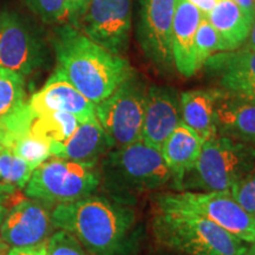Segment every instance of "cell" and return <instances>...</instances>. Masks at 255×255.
Instances as JSON below:
<instances>
[{
  "instance_id": "38",
  "label": "cell",
  "mask_w": 255,
  "mask_h": 255,
  "mask_svg": "<svg viewBox=\"0 0 255 255\" xmlns=\"http://www.w3.org/2000/svg\"><path fill=\"white\" fill-rule=\"evenodd\" d=\"M5 135H6L5 128L2 127V124H0V144H2V142H4Z\"/></svg>"
},
{
  "instance_id": "15",
  "label": "cell",
  "mask_w": 255,
  "mask_h": 255,
  "mask_svg": "<svg viewBox=\"0 0 255 255\" xmlns=\"http://www.w3.org/2000/svg\"><path fill=\"white\" fill-rule=\"evenodd\" d=\"M215 128L219 136L255 143V102L219 89L215 104Z\"/></svg>"
},
{
  "instance_id": "39",
  "label": "cell",
  "mask_w": 255,
  "mask_h": 255,
  "mask_svg": "<svg viewBox=\"0 0 255 255\" xmlns=\"http://www.w3.org/2000/svg\"><path fill=\"white\" fill-rule=\"evenodd\" d=\"M1 148H2V145H1V144H0V149H1Z\"/></svg>"
},
{
  "instance_id": "20",
  "label": "cell",
  "mask_w": 255,
  "mask_h": 255,
  "mask_svg": "<svg viewBox=\"0 0 255 255\" xmlns=\"http://www.w3.org/2000/svg\"><path fill=\"white\" fill-rule=\"evenodd\" d=\"M219 89H195L180 95L182 122L193 129L203 142L218 136L215 128V104Z\"/></svg>"
},
{
  "instance_id": "11",
  "label": "cell",
  "mask_w": 255,
  "mask_h": 255,
  "mask_svg": "<svg viewBox=\"0 0 255 255\" xmlns=\"http://www.w3.org/2000/svg\"><path fill=\"white\" fill-rule=\"evenodd\" d=\"M136 36L144 56L161 72L175 68L171 31L176 0H138Z\"/></svg>"
},
{
  "instance_id": "37",
  "label": "cell",
  "mask_w": 255,
  "mask_h": 255,
  "mask_svg": "<svg viewBox=\"0 0 255 255\" xmlns=\"http://www.w3.org/2000/svg\"><path fill=\"white\" fill-rule=\"evenodd\" d=\"M244 255H255V241L250 244V246L247 247V251L245 252Z\"/></svg>"
},
{
  "instance_id": "22",
  "label": "cell",
  "mask_w": 255,
  "mask_h": 255,
  "mask_svg": "<svg viewBox=\"0 0 255 255\" xmlns=\"http://www.w3.org/2000/svg\"><path fill=\"white\" fill-rule=\"evenodd\" d=\"M26 104L24 76L0 68V124L15 116Z\"/></svg>"
},
{
  "instance_id": "16",
  "label": "cell",
  "mask_w": 255,
  "mask_h": 255,
  "mask_svg": "<svg viewBox=\"0 0 255 255\" xmlns=\"http://www.w3.org/2000/svg\"><path fill=\"white\" fill-rule=\"evenodd\" d=\"M51 156L83 163H97L101 157L113 149L97 117L79 123L75 132L66 141L50 144Z\"/></svg>"
},
{
  "instance_id": "35",
  "label": "cell",
  "mask_w": 255,
  "mask_h": 255,
  "mask_svg": "<svg viewBox=\"0 0 255 255\" xmlns=\"http://www.w3.org/2000/svg\"><path fill=\"white\" fill-rule=\"evenodd\" d=\"M241 49L250 50V51H254L255 50V17H254L253 24H252L250 33H248L247 39L244 43V45L241 46Z\"/></svg>"
},
{
  "instance_id": "26",
  "label": "cell",
  "mask_w": 255,
  "mask_h": 255,
  "mask_svg": "<svg viewBox=\"0 0 255 255\" xmlns=\"http://www.w3.org/2000/svg\"><path fill=\"white\" fill-rule=\"evenodd\" d=\"M27 7L47 25H62L70 21L68 0H24Z\"/></svg>"
},
{
  "instance_id": "1",
  "label": "cell",
  "mask_w": 255,
  "mask_h": 255,
  "mask_svg": "<svg viewBox=\"0 0 255 255\" xmlns=\"http://www.w3.org/2000/svg\"><path fill=\"white\" fill-rule=\"evenodd\" d=\"M49 41L57 69L95 105L107 100L135 72L127 58L109 52L69 23L56 25Z\"/></svg>"
},
{
  "instance_id": "29",
  "label": "cell",
  "mask_w": 255,
  "mask_h": 255,
  "mask_svg": "<svg viewBox=\"0 0 255 255\" xmlns=\"http://www.w3.org/2000/svg\"><path fill=\"white\" fill-rule=\"evenodd\" d=\"M17 188L11 184L0 182V223L9 208V203L17 194Z\"/></svg>"
},
{
  "instance_id": "18",
  "label": "cell",
  "mask_w": 255,
  "mask_h": 255,
  "mask_svg": "<svg viewBox=\"0 0 255 255\" xmlns=\"http://www.w3.org/2000/svg\"><path fill=\"white\" fill-rule=\"evenodd\" d=\"M202 145L203 139L183 122L162 144L159 151L170 171L175 189L182 190L184 178L195 167Z\"/></svg>"
},
{
  "instance_id": "2",
  "label": "cell",
  "mask_w": 255,
  "mask_h": 255,
  "mask_svg": "<svg viewBox=\"0 0 255 255\" xmlns=\"http://www.w3.org/2000/svg\"><path fill=\"white\" fill-rule=\"evenodd\" d=\"M56 229L70 233L91 255H127L135 240L131 206L103 195H90L53 207Z\"/></svg>"
},
{
  "instance_id": "31",
  "label": "cell",
  "mask_w": 255,
  "mask_h": 255,
  "mask_svg": "<svg viewBox=\"0 0 255 255\" xmlns=\"http://www.w3.org/2000/svg\"><path fill=\"white\" fill-rule=\"evenodd\" d=\"M46 254V245H41L37 247H11L6 255H45Z\"/></svg>"
},
{
  "instance_id": "34",
  "label": "cell",
  "mask_w": 255,
  "mask_h": 255,
  "mask_svg": "<svg viewBox=\"0 0 255 255\" xmlns=\"http://www.w3.org/2000/svg\"><path fill=\"white\" fill-rule=\"evenodd\" d=\"M250 17H255V0H232Z\"/></svg>"
},
{
  "instance_id": "6",
  "label": "cell",
  "mask_w": 255,
  "mask_h": 255,
  "mask_svg": "<svg viewBox=\"0 0 255 255\" xmlns=\"http://www.w3.org/2000/svg\"><path fill=\"white\" fill-rule=\"evenodd\" d=\"M101 181V169L97 163H83L51 156L34 169L24 188V194L28 199L57 206L94 195Z\"/></svg>"
},
{
  "instance_id": "12",
  "label": "cell",
  "mask_w": 255,
  "mask_h": 255,
  "mask_svg": "<svg viewBox=\"0 0 255 255\" xmlns=\"http://www.w3.org/2000/svg\"><path fill=\"white\" fill-rule=\"evenodd\" d=\"M52 205L36 199H24L11 206L0 223V240L9 247L46 245L55 228L51 220Z\"/></svg>"
},
{
  "instance_id": "5",
  "label": "cell",
  "mask_w": 255,
  "mask_h": 255,
  "mask_svg": "<svg viewBox=\"0 0 255 255\" xmlns=\"http://www.w3.org/2000/svg\"><path fill=\"white\" fill-rule=\"evenodd\" d=\"M254 170L253 144L218 135L203 142L195 167L184 178L182 189L229 191Z\"/></svg>"
},
{
  "instance_id": "8",
  "label": "cell",
  "mask_w": 255,
  "mask_h": 255,
  "mask_svg": "<svg viewBox=\"0 0 255 255\" xmlns=\"http://www.w3.org/2000/svg\"><path fill=\"white\" fill-rule=\"evenodd\" d=\"M146 90L145 83L133 72L107 100L95 105L96 117L113 149L142 141Z\"/></svg>"
},
{
  "instance_id": "7",
  "label": "cell",
  "mask_w": 255,
  "mask_h": 255,
  "mask_svg": "<svg viewBox=\"0 0 255 255\" xmlns=\"http://www.w3.org/2000/svg\"><path fill=\"white\" fill-rule=\"evenodd\" d=\"M157 208H181L196 213L239 240L255 241V219L233 199L229 191H180L155 196Z\"/></svg>"
},
{
  "instance_id": "3",
  "label": "cell",
  "mask_w": 255,
  "mask_h": 255,
  "mask_svg": "<svg viewBox=\"0 0 255 255\" xmlns=\"http://www.w3.org/2000/svg\"><path fill=\"white\" fill-rule=\"evenodd\" d=\"M101 184L108 196L132 206L138 196L171 182L159 149L143 141L111 149L103 156Z\"/></svg>"
},
{
  "instance_id": "4",
  "label": "cell",
  "mask_w": 255,
  "mask_h": 255,
  "mask_svg": "<svg viewBox=\"0 0 255 255\" xmlns=\"http://www.w3.org/2000/svg\"><path fill=\"white\" fill-rule=\"evenodd\" d=\"M152 232L159 244L186 255H244L246 242L196 213L181 208H157Z\"/></svg>"
},
{
  "instance_id": "36",
  "label": "cell",
  "mask_w": 255,
  "mask_h": 255,
  "mask_svg": "<svg viewBox=\"0 0 255 255\" xmlns=\"http://www.w3.org/2000/svg\"><path fill=\"white\" fill-rule=\"evenodd\" d=\"M9 248H11V247L7 246V245H6L4 241L0 240V255H6V254H7V252H8Z\"/></svg>"
},
{
  "instance_id": "13",
  "label": "cell",
  "mask_w": 255,
  "mask_h": 255,
  "mask_svg": "<svg viewBox=\"0 0 255 255\" xmlns=\"http://www.w3.org/2000/svg\"><path fill=\"white\" fill-rule=\"evenodd\" d=\"M182 123L180 97L169 87L150 85L146 90L142 141L161 149L168 136Z\"/></svg>"
},
{
  "instance_id": "28",
  "label": "cell",
  "mask_w": 255,
  "mask_h": 255,
  "mask_svg": "<svg viewBox=\"0 0 255 255\" xmlns=\"http://www.w3.org/2000/svg\"><path fill=\"white\" fill-rule=\"evenodd\" d=\"M229 193L244 210L255 219V170L235 183Z\"/></svg>"
},
{
  "instance_id": "27",
  "label": "cell",
  "mask_w": 255,
  "mask_h": 255,
  "mask_svg": "<svg viewBox=\"0 0 255 255\" xmlns=\"http://www.w3.org/2000/svg\"><path fill=\"white\" fill-rule=\"evenodd\" d=\"M45 255H91L75 237L65 231L52 233L46 244Z\"/></svg>"
},
{
  "instance_id": "25",
  "label": "cell",
  "mask_w": 255,
  "mask_h": 255,
  "mask_svg": "<svg viewBox=\"0 0 255 255\" xmlns=\"http://www.w3.org/2000/svg\"><path fill=\"white\" fill-rule=\"evenodd\" d=\"M221 38L203 15L195 34V68L197 71L203 68L206 60L218 52H223Z\"/></svg>"
},
{
  "instance_id": "23",
  "label": "cell",
  "mask_w": 255,
  "mask_h": 255,
  "mask_svg": "<svg viewBox=\"0 0 255 255\" xmlns=\"http://www.w3.org/2000/svg\"><path fill=\"white\" fill-rule=\"evenodd\" d=\"M2 146L37 168L51 157L50 143L20 133H7Z\"/></svg>"
},
{
  "instance_id": "14",
  "label": "cell",
  "mask_w": 255,
  "mask_h": 255,
  "mask_svg": "<svg viewBox=\"0 0 255 255\" xmlns=\"http://www.w3.org/2000/svg\"><path fill=\"white\" fill-rule=\"evenodd\" d=\"M27 108L36 114L51 111L68 113L81 122L96 116L95 104L73 87L57 68L43 88L31 96Z\"/></svg>"
},
{
  "instance_id": "30",
  "label": "cell",
  "mask_w": 255,
  "mask_h": 255,
  "mask_svg": "<svg viewBox=\"0 0 255 255\" xmlns=\"http://www.w3.org/2000/svg\"><path fill=\"white\" fill-rule=\"evenodd\" d=\"M89 1L90 0H68V6H69V13H70V21L69 24H71L75 26L77 24L78 19L81 18V15L84 12L85 7H87Z\"/></svg>"
},
{
  "instance_id": "21",
  "label": "cell",
  "mask_w": 255,
  "mask_h": 255,
  "mask_svg": "<svg viewBox=\"0 0 255 255\" xmlns=\"http://www.w3.org/2000/svg\"><path fill=\"white\" fill-rule=\"evenodd\" d=\"M206 18L221 38L225 51L238 50L244 45L254 20L232 0H218Z\"/></svg>"
},
{
  "instance_id": "17",
  "label": "cell",
  "mask_w": 255,
  "mask_h": 255,
  "mask_svg": "<svg viewBox=\"0 0 255 255\" xmlns=\"http://www.w3.org/2000/svg\"><path fill=\"white\" fill-rule=\"evenodd\" d=\"M203 14L188 0H176L171 31V50L177 72L189 78L197 72L195 68V34Z\"/></svg>"
},
{
  "instance_id": "9",
  "label": "cell",
  "mask_w": 255,
  "mask_h": 255,
  "mask_svg": "<svg viewBox=\"0 0 255 255\" xmlns=\"http://www.w3.org/2000/svg\"><path fill=\"white\" fill-rule=\"evenodd\" d=\"M49 55L44 37L24 15L8 9L0 13V68L26 77L45 68Z\"/></svg>"
},
{
  "instance_id": "32",
  "label": "cell",
  "mask_w": 255,
  "mask_h": 255,
  "mask_svg": "<svg viewBox=\"0 0 255 255\" xmlns=\"http://www.w3.org/2000/svg\"><path fill=\"white\" fill-rule=\"evenodd\" d=\"M231 92L241 95V96H244V97L248 98V100L255 102V79L254 81L245 83V84L240 85V87L234 89V90Z\"/></svg>"
},
{
  "instance_id": "24",
  "label": "cell",
  "mask_w": 255,
  "mask_h": 255,
  "mask_svg": "<svg viewBox=\"0 0 255 255\" xmlns=\"http://www.w3.org/2000/svg\"><path fill=\"white\" fill-rule=\"evenodd\" d=\"M33 165L13 154L7 148L0 149V182L24 189L34 171Z\"/></svg>"
},
{
  "instance_id": "33",
  "label": "cell",
  "mask_w": 255,
  "mask_h": 255,
  "mask_svg": "<svg viewBox=\"0 0 255 255\" xmlns=\"http://www.w3.org/2000/svg\"><path fill=\"white\" fill-rule=\"evenodd\" d=\"M188 1L191 2L194 6H196L201 11V13L206 17L215 7L218 0H188Z\"/></svg>"
},
{
  "instance_id": "19",
  "label": "cell",
  "mask_w": 255,
  "mask_h": 255,
  "mask_svg": "<svg viewBox=\"0 0 255 255\" xmlns=\"http://www.w3.org/2000/svg\"><path fill=\"white\" fill-rule=\"evenodd\" d=\"M203 68L219 81L220 88L233 91L240 85L255 79V50L238 49L223 51L210 56Z\"/></svg>"
},
{
  "instance_id": "10",
  "label": "cell",
  "mask_w": 255,
  "mask_h": 255,
  "mask_svg": "<svg viewBox=\"0 0 255 255\" xmlns=\"http://www.w3.org/2000/svg\"><path fill=\"white\" fill-rule=\"evenodd\" d=\"M75 27L109 52L123 57L131 36L132 0H90Z\"/></svg>"
}]
</instances>
